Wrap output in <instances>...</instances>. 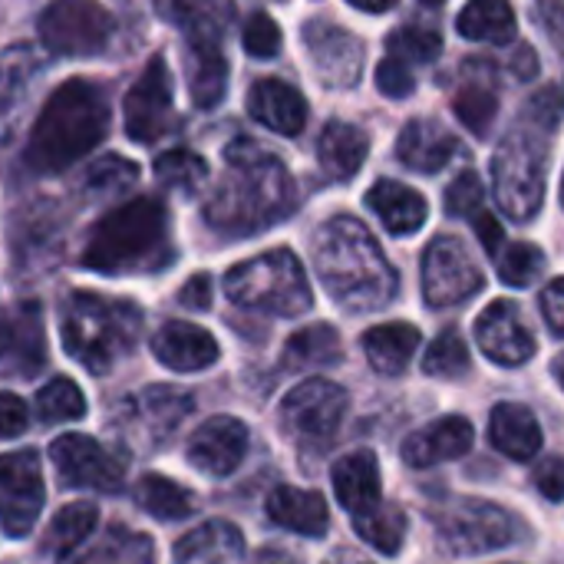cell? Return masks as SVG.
I'll return each mask as SVG.
<instances>
[{
  "label": "cell",
  "mask_w": 564,
  "mask_h": 564,
  "mask_svg": "<svg viewBox=\"0 0 564 564\" xmlns=\"http://www.w3.org/2000/svg\"><path fill=\"white\" fill-rule=\"evenodd\" d=\"M564 116V86L539 89L522 112V122L499 142L492 159V192L512 221H532L545 202L549 142Z\"/></svg>",
  "instance_id": "obj_2"
},
{
  "label": "cell",
  "mask_w": 564,
  "mask_h": 564,
  "mask_svg": "<svg viewBox=\"0 0 564 564\" xmlns=\"http://www.w3.org/2000/svg\"><path fill=\"white\" fill-rule=\"evenodd\" d=\"M135 502L159 522H182L195 512V496L159 473H149L135 482Z\"/></svg>",
  "instance_id": "obj_32"
},
{
  "label": "cell",
  "mask_w": 564,
  "mask_h": 564,
  "mask_svg": "<svg viewBox=\"0 0 564 564\" xmlns=\"http://www.w3.org/2000/svg\"><path fill=\"white\" fill-rule=\"evenodd\" d=\"M535 486L549 502H564V459L562 456H549L542 459V466L535 469Z\"/></svg>",
  "instance_id": "obj_51"
},
{
  "label": "cell",
  "mask_w": 564,
  "mask_h": 564,
  "mask_svg": "<svg viewBox=\"0 0 564 564\" xmlns=\"http://www.w3.org/2000/svg\"><path fill=\"white\" fill-rule=\"evenodd\" d=\"M562 202H564V182H562Z\"/></svg>",
  "instance_id": "obj_60"
},
{
  "label": "cell",
  "mask_w": 564,
  "mask_h": 564,
  "mask_svg": "<svg viewBox=\"0 0 564 564\" xmlns=\"http://www.w3.org/2000/svg\"><path fill=\"white\" fill-rule=\"evenodd\" d=\"M473 225H476V235H479V241H482V248L489 251V254H499L502 251V225L489 215V212H479L476 218H473Z\"/></svg>",
  "instance_id": "obj_54"
},
{
  "label": "cell",
  "mask_w": 564,
  "mask_h": 564,
  "mask_svg": "<svg viewBox=\"0 0 564 564\" xmlns=\"http://www.w3.org/2000/svg\"><path fill=\"white\" fill-rule=\"evenodd\" d=\"M96 522H99V509L93 502H69L66 509H59L53 516L46 539H43V552L66 558L69 552H76L93 535Z\"/></svg>",
  "instance_id": "obj_36"
},
{
  "label": "cell",
  "mask_w": 564,
  "mask_h": 564,
  "mask_svg": "<svg viewBox=\"0 0 564 564\" xmlns=\"http://www.w3.org/2000/svg\"><path fill=\"white\" fill-rule=\"evenodd\" d=\"M281 43H284V36H281V26H278V20H274L271 13L254 10V13L245 20V26H241V46H245L248 56H254V59H271V56H278Z\"/></svg>",
  "instance_id": "obj_46"
},
{
  "label": "cell",
  "mask_w": 564,
  "mask_h": 564,
  "mask_svg": "<svg viewBox=\"0 0 564 564\" xmlns=\"http://www.w3.org/2000/svg\"><path fill=\"white\" fill-rule=\"evenodd\" d=\"M268 519L304 539H321L327 535V525H330L324 496L311 489H294V486H278L268 496Z\"/></svg>",
  "instance_id": "obj_23"
},
{
  "label": "cell",
  "mask_w": 564,
  "mask_h": 564,
  "mask_svg": "<svg viewBox=\"0 0 564 564\" xmlns=\"http://www.w3.org/2000/svg\"><path fill=\"white\" fill-rule=\"evenodd\" d=\"M367 152H370V135L354 122L334 119L324 126V132L317 139V159H321L324 172L337 182L354 178L364 169Z\"/></svg>",
  "instance_id": "obj_27"
},
{
  "label": "cell",
  "mask_w": 564,
  "mask_h": 564,
  "mask_svg": "<svg viewBox=\"0 0 564 564\" xmlns=\"http://www.w3.org/2000/svg\"><path fill=\"white\" fill-rule=\"evenodd\" d=\"M40 40L56 56H96L112 43L116 17L89 0L50 3L40 13Z\"/></svg>",
  "instance_id": "obj_9"
},
{
  "label": "cell",
  "mask_w": 564,
  "mask_h": 564,
  "mask_svg": "<svg viewBox=\"0 0 564 564\" xmlns=\"http://www.w3.org/2000/svg\"><path fill=\"white\" fill-rule=\"evenodd\" d=\"M36 413L43 423H66V420H83L86 416V397L69 377H53L40 393H36Z\"/></svg>",
  "instance_id": "obj_42"
},
{
  "label": "cell",
  "mask_w": 564,
  "mask_h": 564,
  "mask_svg": "<svg viewBox=\"0 0 564 564\" xmlns=\"http://www.w3.org/2000/svg\"><path fill=\"white\" fill-rule=\"evenodd\" d=\"M512 73H516L519 79H532V76L539 73V56H535V50H532L529 43H522L519 53L512 56Z\"/></svg>",
  "instance_id": "obj_56"
},
{
  "label": "cell",
  "mask_w": 564,
  "mask_h": 564,
  "mask_svg": "<svg viewBox=\"0 0 564 564\" xmlns=\"http://www.w3.org/2000/svg\"><path fill=\"white\" fill-rule=\"evenodd\" d=\"M106 132H109L106 93L96 83L73 76L59 83L46 99V106L40 109L23 149V162L40 175L63 172L83 155H89L106 139Z\"/></svg>",
  "instance_id": "obj_4"
},
{
  "label": "cell",
  "mask_w": 564,
  "mask_h": 564,
  "mask_svg": "<svg viewBox=\"0 0 564 564\" xmlns=\"http://www.w3.org/2000/svg\"><path fill=\"white\" fill-rule=\"evenodd\" d=\"M420 347V330L413 324H380L364 334V354L370 367L383 377H400Z\"/></svg>",
  "instance_id": "obj_29"
},
{
  "label": "cell",
  "mask_w": 564,
  "mask_h": 564,
  "mask_svg": "<svg viewBox=\"0 0 564 564\" xmlns=\"http://www.w3.org/2000/svg\"><path fill=\"white\" fill-rule=\"evenodd\" d=\"M162 17L175 20L188 33V43H218L225 33V17H231V10L202 7V3H175V7H162Z\"/></svg>",
  "instance_id": "obj_41"
},
{
  "label": "cell",
  "mask_w": 564,
  "mask_h": 564,
  "mask_svg": "<svg viewBox=\"0 0 564 564\" xmlns=\"http://www.w3.org/2000/svg\"><path fill=\"white\" fill-rule=\"evenodd\" d=\"M552 370H555V380H558V383H562V387H564V354H558V357H555Z\"/></svg>",
  "instance_id": "obj_59"
},
{
  "label": "cell",
  "mask_w": 564,
  "mask_h": 564,
  "mask_svg": "<svg viewBox=\"0 0 564 564\" xmlns=\"http://www.w3.org/2000/svg\"><path fill=\"white\" fill-rule=\"evenodd\" d=\"M324 564H370V562H364V558H357V555H350V552H340V555L327 558Z\"/></svg>",
  "instance_id": "obj_58"
},
{
  "label": "cell",
  "mask_w": 564,
  "mask_h": 564,
  "mask_svg": "<svg viewBox=\"0 0 564 564\" xmlns=\"http://www.w3.org/2000/svg\"><path fill=\"white\" fill-rule=\"evenodd\" d=\"M135 178H139V169L129 159L106 155V159H99V162L89 165V172H86V192H93V195H116V192H126Z\"/></svg>",
  "instance_id": "obj_45"
},
{
  "label": "cell",
  "mask_w": 564,
  "mask_h": 564,
  "mask_svg": "<svg viewBox=\"0 0 564 564\" xmlns=\"http://www.w3.org/2000/svg\"><path fill=\"white\" fill-rule=\"evenodd\" d=\"M377 89L390 99H406L413 89H416V79H413V69L393 56H387L380 66H377Z\"/></svg>",
  "instance_id": "obj_49"
},
{
  "label": "cell",
  "mask_w": 564,
  "mask_h": 564,
  "mask_svg": "<svg viewBox=\"0 0 564 564\" xmlns=\"http://www.w3.org/2000/svg\"><path fill=\"white\" fill-rule=\"evenodd\" d=\"M155 178L172 188V192H182V195H195L205 182H208V162L192 152V149H169L155 159L152 165Z\"/></svg>",
  "instance_id": "obj_39"
},
{
  "label": "cell",
  "mask_w": 564,
  "mask_h": 564,
  "mask_svg": "<svg viewBox=\"0 0 564 564\" xmlns=\"http://www.w3.org/2000/svg\"><path fill=\"white\" fill-rule=\"evenodd\" d=\"M46 489L40 456L33 449L0 456V529L10 539H23L43 509Z\"/></svg>",
  "instance_id": "obj_13"
},
{
  "label": "cell",
  "mask_w": 564,
  "mask_h": 564,
  "mask_svg": "<svg viewBox=\"0 0 564 564\" xmlns=\"http://www.w3.org/2000/svg\"><path fill=\"white\" fill-rule=\"evenodd\" d=\"M357 10L364 13H383V10H393V0H383V3H364V0H354Z\"/></svg>",
  "instance_id": "obj_57"
},
{
  "label": "cell",
  "mask_w": 564,
  "mask_h": 564,
  "mask_svg": "<svg viewBox=\"0 0 564 564\" xmlns=\"http://www.w3.org/2000/svg\"><path fill=\"white\" fill-rule=\"evenodd\" d=\"M489 79H492V73L489 76H469V83H463L456 99H453L456 116L479 139L489 135V126H492V119L499 112V93H496V86Z\"/></svg>",
  "instance_id": "obj_37"
},
{
  "label": "cell",
  "mask_w": 564,
  "mask_h": 564,
  "mask_svg": "<svg viewBox=\"0 0 564 564\" xmlns=\"http://www.w3.org/2000/svg\"><path fill=\"white\" fill-rule=\"evenodd\" d=\"M354 529L370 549H377L383 555H397L406 542V516L397 506H390L387 499L377 509H370L367 516H357Z\"/></svg>",
  "instance_id": "obj_38"
},
{
  "label": "cell",
  "mask_w": 564,
  "mask_h": 564,
  "mask_svg": "<svg viewBox=\"0 0 564 564\" xmlns=\"http://www.w3.org/2000/svg\"><path fill=\"white\" fill-rule=\"evenodd\" d=\"M152 354L175 373H202L218 360V340L192 321H165L152 337Z\"/></svg>",
  "instance_id": "obj_19"
},
{
  "label": "cell",
  "mask_w": 564,
  "mask_h": 564,
  "mask_svg": "<svg viewBox=\"0 0 564 564\" xmlns=\"http://www.w3.org/2000/svg\"><path fill=\"white\" fill-rule=\"evenodd\" d=\"M387 50L393 59L413 66V63H433L443 50V36L436 26H426V23H403L397 26L390 36H387Z\"/></svg>",
  "instance_id": "obj_40"
},
{
  "label": "cell",
  "mask_w": 564,
  "mask_h": 564,
  "mask_svg": "<svg viewBox=\"0 0 564 564\" xmlns=\"http://www.w3.org/2000/svg\"><path fill=\"white\" fill-rule=\"evenodd\" d=\"M248 453V426L235 416H212L205 420L192 436H188V446H185V456L188 463L212 476V479H225L231 476L241 459Z\"/></svg>",
  "instance_id": "obj_18"
},
{
  "label": "cell",
  "mask_w": 564,
  "mask_h": 564,
  "mask_svg": "<svg viewBox=\"0 0 564 564\" xmlns=\"http://www.w3.org/2000/svg\"><path fill=\"white\" fill-rule=\"evenodd\" d=\"M344 347H340V334L330 324H311L297 334H291V340L284 344V370H311V367H330L340 364Z\"/></svg>",
  "instance_id": "obj_31"
},
{
  "label": "cell",
  "mask_w": 564,
  "mask_h": 564,
  "mask_svg": "<svg viewBox=\"0 0 564 564\" xmlns=\"http://www.w3.org/2000/svg\"><path fill=\"white\" fill-rule=\"evenodd\" d=\"M347 413V393L344 387L311 377L297 383L284 400H281V426L304 443H327Z\"/></svg>",
  "instance_id": "obj_11"
},
{
  "label": "cell",
  "mask_w": 564,
  "mask_h": 564,
  "mask_svg": "<svg viewBox=\"0 0 564 564\" xmlns=\"http://www.w3.org/2000/svg\"><path fill=\"white\" fill-rule=\"evenodd\" d=\"M334 496L337 502L357 519L367 516L370 509H377L383 502V489H380V463L370 449H357L344 459L334 463Z\"/></svg>",
  "instance_id": "obj_22"
},
{
  "label": "cell",
  "mask_w": 564,
  "mask_h": 564,
  "mask_svg": "<svg viewBox=\"0 0 564 564\" xmlns=\"http://www.w3.org/2000/svg\"><path fill=\"white\" fill-rule=\"evenodd\" d=\"M248 112L278 135H297L307 126V99L278 76H264L248 89Z\"/></svg>",
  "instance_id": "obj_20"
},
{
  "label": "cell",
  "mask_w": 564,
  "mask_h": 564,
  "mask_svg": "<svg viewBox=\"0 0 564 564\" xmlns=\"http://www.w3.org/2000/svg\"><path fill=\"white\" fill-rule=\"evenodd\" d=\"M26 73H30V50H10L7 56H0V122L17 106Z\"/></svg>",
  "instance_id": "obj_47"
},
{
  "label": "cell",
  "mask_w": 564,
  "mask_h": 564,
  "mask_svg": "<svg viewBox=\"0 0 564 564\" xmlns=\"http://www.w3.org/2000/svg\"><path fill=\"white\" fill-rule=\"evenodd\" d=\"M459 33L479 43L516 40V10L502 0H476L459 13Z\"/></svg>",
  "instance_id": "obj_34"
},
{
  "label": "cell",
  "mask_w": 564,
  "mask_h": 564,
  "mask_svg": "<svg viewBox=\"0 0 564 564\" xmlns=\"http://www.w3.org/2000/svg\"><path fill=\"white\" fill-rule=\"evenodd\" d=\"M30 426V410L17 393H0V440H17Z\"/></svg>",
  "instance_id": "obj_50"
},
{
  "label": "cell",
  "mask_w": 564,
  "mask_h": 564,
  "mask_svg": "<svg viewBox=\"0 0 564 564\" xmlns=\"http://www.w3.org/2000/svg\"><path fill=\"white\" fill-rule=\"evenodd\" d=\"M178 301L192 311H208L212 307V278L208 274H195L185 281V288L178 291Z\"/></svg>",
  "instance_id": "obj_53"
},
{
  "label": "cell",
  "mask_w": 564,
  "mask_h": 564,
  "mask_svg": "<svg viewBox=\"0 0 564 564\" xmlns=\"http://www.w3.org/2000/svg\"><path fill=\"white\" fill-rule=\"evenodd\" d=\"M135 410H139L142 426H149V440H165L192 410V393L175 390V387H149L139 397Z\"/></svg>",
  "instance_id": "obj_35"
},
{
  "label": "cell",
  "mask_w": 564,
  "mask_h": 564,
  "mask_svg": "<svg viewBox=\"0 0 564 564\" xmlns=\"http://www.w3.org/2000/svg\"><path fill=\"white\" fill-rule=\"evenodd\" d=\"M301 36H304L311 66L324 86H330V89L357 86V79L364 73V43L350 30H344L330 20H307Z\"/></svg>",
  "instance_id": "obj_15"
},
{
  "label": "cell",
  "mask_w": 564,
  "mask_h": 564,
  "mask_svg": "<svg viewBox=\"0 0 564 564\" xmlns=\"http://www.w3.org/2000/svg\"><path fill=\"white\" fill-rule=\"evenodd\" d=\"M482 288V271L476 268L469 248L453 238L440 235L430 241L423 254V294L430 307H456L469 301Z\"/></svg>",
  "instance_id": "obj_12"
},
{
  "label": "cell",
  "mask_w": 564,
  "mask_h": 564,
  "mask_svg": "<svg viewBox=\"0 0 564 564\" xmlns=\"http://www.w3.org/2000/svg\"><path fill=\"white\" fill-rule=\"evenodd\" d=\"M440 542L453 555H486L516 542V519L486 499H449L433 512Z\"/></svg>",
  "instance_id": "obj_8"
},
{
  "label": "cell",
  "mask_w": 564,
  "mask_h": 564,
  "mask_svg": "<svg viewBox=\"0 0 564 564\" xmlns=\"http://www.w3.org/2000/svg\"><path fill=\"white\" fill-rule=\"evenodd\" d=\"M489 440L502 456L525 463V459L539 456V449H542V426L529 406L499 403L489 420Z\"/></svg>",
  "instance_id": "obj_26"
},
{
  "label": "cell",
  "mask_w": 564,
  "mask_h": 564,
  "mask_svg": "<svg viewBox=\"0 0 564 564\" xmlns=\"http://www.w3.org/2000/svg\"><path fill=\"white\" fill-rule=\"evenodd\" d=\"M539 17L545 20L552 40L558 43V50L564 53V3H545V7H539Z\"/></svg>",
  "instance_id": "obj_55"
},
{
  "label": "cell",
  "mask_w": 564,
  "mask_h": 564,
  "mask_svg": "<svg viewBox=\"0 0 564 564\" xmlns=\"http://www.w3.org/2000/svg\"><path fill=\"white\" fill-rule=\"evenodd\" d=\"M225 294L238 307L278 317H301L314 304L304 264L288 248H274L235 264L225 274Z\"/></svg>",
  "instance_id": "obj_7"
},
{
  "label": "cell",
  "mask_w": 564,
  "mask_h": 564,
  "mask_svg": "<svg viewBox=\"0 0 564 564\" xmlns=\"http://www.w3.org/2000/svg\"><path fill=\"white\" fill-rule=\"evenodd\" d=\"M542 268H545V254H542V248H535L529 241H512L499 251V278L509 288L535 284Z\"/></svg>",
  "instance_id": "obj_44"
},
{
  "label": "cell",
  "mask_w": 564,
  "mask_h": 564,
  "mask_svg": "<svg viewBox=\"0 0 564 564\" xmlns=\"http://www.w3.org/2000/svg\"><path fill=\"white\" fill-rule=\"evenodd\" d=\"M482 195H486L482 178H479L473 169H466V172H459V175L453 178V185L446 188V212H449L453 218L476 215L479 205H482Z\"/></svg>",
  "instance_id": "obj_48"
},
{
  "label": "cell",
  "mask_w": 564,
  "mask_h": 564,
  "mask_svg": "<svg viewBox=\"0 0 564 564\" xmlns=\"http://www.w3.org/2000/svg\"><path fill=\"white\" fill-rule=\"evenodd\" d=\"M172 251V225L169 212L159 198L142 195L112 212H106L86 238L83 268L96 274H142L169 268Z\"/></svg>",
  "instance_id": "obj_5"
},
{
  "label": "cell",
  "mask_w": 564,
  "mask_h": 564,
  "mask_svg": "<svg viewBox=\"0 0 564 564\" xmlns=\"http://www.w3.org/2000/svg\"><path fill=\"white\" fill-rule=\"evenodd\" d=\"M473 440H476V433L466 416H443V420L416 430L403 443V459L413 469H426V466L466 456L473 449Z\"/></svg>",
  "instance_id": "obj_21"
},
{
  "label": "cell",
  "mask_w": 564,
  "mask_h": 564,
  "mask_svg": "<svg viewBox=\"0 0 564 564\" xmlns=\"http://www.w3.org/2000/svg\"><path fill=\"white\" fill-rule=\"evenodd\" d=\"M76 564H155V545L149 535H139L126 525H109L106 535L83 552Z\"/></svg>",
  "instance_id": "obj_33"
},
{
  "label": "cell",
  "mask_w": 564,
  "mask_h": 564,
  "mask_svg": "<svg viewBox=\"0 0 564 564\" xmlns=\"http://www.w3.org/2000/svg\"><path fill=\"white\" fill-rule=\"evenodd\" d=\"M314 268L330 297L354 314L387 307L400 288V278L370 228L350 215H337L317 228Z\"/></svg>",
  "instance_id": "obj_3"
},
{
  "label": "cell",
  "mask_w": 564,
  "mask_h": 564,
  "mask_svg": "<svg viewBox=\"0 0 564 564\" xmlns=\"http://www.w3.org/2000/svg\"><path fill=\"white\" fill-rule=\"evenodd\" d=\"M228 93V59L218 43H188V96L198 109H215Z\"/></svg>",
  "instance_id": "obj_30"
},
{
  "label": "cell",
  "mask_w": 564,
  "mask_h": 564,
  "mask_svg": "<svg viewBox=\"0 0 564 564\" xmlns=\"http://www.w3.org/2000/svg\"><path fill=\"white\" fill-rule=\"evenodd\" d=\"M175 126L172 73L165 56H152L126 96V135L139 145H152Z\"/></svg>",
  "instance_id": "obj_10"
},
{
  "label": "cell",
  "mask_w": 564,
  "mask_h": 564,
  "mask_svg": "<svg viewBox=\"0 0 564 564\" xmlns=\"http://www.w3.org/2000/svg\"><path fill=\"white\" fill-rule=\"evenodd\" d=\"M456 135L440 126L436 119H413L403 126L397 139V155L406 169L416 172H440L456 155Z\"/></svg>",
  "instance_id": "obj_25"
},
{
  "label": "cell",
  "mask_w": 564,
  "mask_h": 564,
  "mask_svg": "<svg viewBox=\"0 0 564 564\" xmlns=\"http://www.w3.org/2000/svg\"><path fill=\"white\" fill-rule=\"evenodd\" d=\"M50 459L59 473V482L66 489H96V492H112L126 479V463L102 449L93 436L83 433H66L53 440Z\"/></svg>",
  "instance_id": "obj_14"
},
{
  "label": "cell",
  "mask_w": 564,
  "mask_h": 564,
  "mask_svg": "<svg viewBox=\"0 0 564 564\" xmlns=\"http://www.w3.org/2000/svg\"><path fill=\"white\" fill-rule=\"evenodd\" d=\"M367 205L370 212L383 221V228L390 235H416L426 225L430 205L426 198L393 178H380L370 192H367Z\"/></svg>",
  "instance_id": "obj_24"
},
{
  "label": "cell",
  "mask_w": 564,
  "mask_h": 564,
  "mask_svg": "<svg viewBox=\"0 0 564 564\" xmlns=\"http://www.w3.org/2000/svg\"><path fill=\"white\" fill-rule=\"evenodd\" d=\"M245 539L231 522H205L175 542V564H231L241 558Z\"/></svg>",
  "instance_id": "obj_28"
},
{
  "label": "cell",
  "mask_w": 564,
  "mask_h": 564,
  "mask_svg": "<svg viewBox=\"0 0 564 564\" xmlns=\"http://www.w3.org/2000/svg\"><path fill=\"white\" fill-rule=\"evenodd\" d=\"M142 330V311L129 301L76 291L59 314L63 350L89 373H109L122 357L135 350Z\"/></svg>",
  "instance_id": "obj_6"
},
{
  "label": "cell",
  "mask_w": 564,
  "mask_h": 564,
  "mask_svg": "<svg viewBox=\"0 0 564 564\" xmlns=\"http://www.w3.org/2000/svg\"><path fill=\"white\" fill-rule=\"evenodd\" d=\"M476 340L482 354L502 367H522L535 357V334L529 330L516 301H492L476 321Z\"/></svg>",
  "instance_id": "obj_17"
},
{
  "label": "cell",
  "mask_w": 564,
  "mask_h": 564,
  "mask_svg": "<svg viewBox=\"0 0 564 564\" xmlns=\"http://www.w3.org/2000/svg\"><path fill=\"white\" fill-rule=\"evenodd\" d=\"M297 205L288 165L254 139L225 145V172L205 202V221L221 235H258L284 221Z\"/></svg>",
  "instance_id": "obj_1"
},
{
  "label": "cell",
  "mask_w": 564,
  "mask_h": 564,
  "mask_svg": "<svg viewBox=\"0 0 564 564\" xmlns=\"http://www.w3.org/2000/svg\"><path fill=\"white\" fill-rule=\"evenodd\" d=\"M542 314H545V321H549V327L555 334H564V278L552 281L542 291Z\"/></svg>",
  "instance_id": "obj_52"
},
{
  "label": "cell",
  "mask_w": 564,
  "mask_h": 564,
  "mask_svg": "<svg viewBox=\"0 0 564 564\" xmlns=\"http://www.w3.org/2000/svg\"><path fill=\"white\" fill-rule=\"evenodd\" d=\"M423 370L430 377H440V380H459L469 370V347H466V340L456 330H443L430 344V350L423 357Z\"/></svg>",
  "instance_id": "obj_43"
},
{
  "label": "cell",
  "mask_w": 564,
  "mask_h": 564,
  "mask_svg": "<svg viewBox=\"0 0 564 564\" xmlns=\"http://www.w3.org/2000/svg\"><path fill=\"white\" fill-rule=\"evenodd\" d=\"M46 367V327L36 301L0 311V377H33Z\"/></svg>",
  "instance_id": "obj_16"
}]
</instances>
